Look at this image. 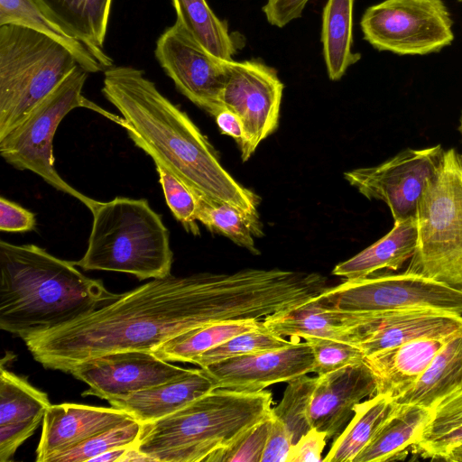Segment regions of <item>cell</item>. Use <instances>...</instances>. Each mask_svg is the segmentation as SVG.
<instances>
[{
  "instance_id": "cell-1",
  "label": "cell",
  "mask_w": 462,
  "mask_h": 462,
  "mask_svg": "<svg viewBox=\"0 0 462 462\" xmlns=\"http://www.w3.org/2000/svg\"><path fill=\"white\" fill-rule=\"evenodd\" d=\"M289 273L247 268L232 273L169 274L59 328L23 338L43 367L69 373L78 363L124 350L152 351L209 324L264 319L292 309Z\"/></svg>"
},
{
  "instance_id": "cell-2",
  "label": "cell",
  "mask_w": 462,
  "mask_h": 462,
  "mask_svg": "<svg viewBox=\"0 0 462 462\" xmlns=\"http://www.w3.org/2000/svg\"><path fill=\"white\" fill-rule=\"evenodd\" d=\"M102 93L121 113L119 125L154 164L199 195L258 216L260 197L222 166L189 116L162 95L143 70L131 66L106 69Z\"/></svg>"
},
{
  "instance_id": "cell-3",
  "label": "cell",
  "mask_w": 462,
  "mask_h": 462,
  "mask_svg": "<svg viewBox=\"0 0 462 462\" xmlns=\"http://www.w3.org/2000/svg\"><path fill=\"white\" fill-rule=\"evenodd\" d=\"M102 281L35 245L0 241V328L21 337L53 329L116 300Z\"/></svg>"
},
{
  "instance_id": "cell-4",
  "label": "cell",
  "mask_w": 462,
  "mask_h": 462,
  "mask_svg": "<svg viewBox=\"0 0 462 462\" xmlns=\"http://www.w3.org/2000/svg\"><path fill=\"white\" fill-rule=\"evenodd\" d=\"M273 394L215 388L177 411L143 423L134 446L156 462H200L272 409Z\"/></svg>"
},
{
  "instance_id": "cell-5",
  "label": "cell",
  "mask_w": 462,
  "mask_h": 462,
  "mask_svg": "<svg viewBox=\"0 0 462 462\" xmlns=\"http://www.w3.org/2000/svg\"><path fill=\"white\" fill-rule=\"evenodd\" d=\"M87 250L75 264L87 271L133 274L139 280L171 274L173 253L161 215L144 199L116 197L91 211Z\"/></svg>"
},
{
  "instance_id": "cell-6",
  "label": "cell",
  "mask_w": 462,
  "mask_h": 462,
  "mask_svg": "<svg viewBox=\"0 0 462 462\" xmlns=\"http://www.w3.org/2000/svg\"><path fill=\"white\" fill-rule=\"evenodd\" d=\"M62 44L30 28L0 26V139L78 65Z\"/></svg>"
},
{
  "instance_id": "cell-7",
  "label": "cell",
  "mask_w": 462,
  "mask_h": 462,
  "mask_svg": "<svg viewBox=\"0 0 462 462\" xmlns=\"http://www.w3.org/2000/svg\"><path fill=\"white\" fill-rule=\"evenodd\" d=\"M417 245L407 272L462 290V155L445 151L416 212Z\"/></svg>"
},
{
  "instance_id": "cell-8",
  "label": "cell",
  "mask_w": 462,
  "mask_h": 462,
  "mask_svg": "<svg viewBox=\"0 0 462 462\" xmlns=\"http://www.w3.org/2000/svg\"><path fill=\"white\" fill-rule=\"evenodd\" d=\"M88 73L78 64L18 125L0 139V154L8 164L17 170L32 171L92 211L100 201L84 195L60 176L54 168L52 152V142L60 123L75 108L91 109L117 125L121 123V116L109 113L83 96Z\"/></svg>"
},
{
  "instance_id": "cell-9",
  "label": "cell",
  "mask_w": 462,
  "mask_h": 462,
  "mask_svg": "<svg viewBox=\"0 0 462 462\" xmlns=\"http://www.w3.org/2000/svg\"><path fill=\"white\" fill-rule=\"evenodd\" d=\"M360 25L374 49L398 55L439 52L454 40L443 0H383L365 10Z\"/></svg>"
},
{
  "instance_id": "cell-10",
  "label": "cell",
  "mask_w": 462,
  "mask_h": 462,
  "mask_svg": "<svg viewBox=\"0 0 462 462\" xmlns=\"http://www.w3.org/2000/svg\"><path fill=\"white\" fill-rule=\"evenodd\" d=\"M319 298L345 311L430 309L462 315V290L407 271L346 280Z\"/></svg>"
},
{
  "instance_id": "cell-11",
  "label": "cell",
  "mask_w": 462,
  "mask_h": 462,
  "mask_svg": "<svg viewBox=\"0 0 462 462\" xmlns=\"http://www.w3.org/2000/svg\"><path fill=\"white\" fill-rule=\"evenodd\" d=\"M283 88L277 70L261 60L226 61L221 103L243 124V162L278 128Z\"/></svg>"
},
{
  "instance_id": "cell-12",
  "label": "cell",
  "mask_w": 462,
  "mask_h": 462,
  "mask_svg": "<svg viewBox=\"0 0 462 462\" xmlns=\"http://www.w3.org/2000/svg\"><path fill=\"white\" fill-rule=\"evenodd\" d=\"M444 153L440 144L407 148L379 165L346 171L344 178L368 199L383 201L394 222H402L416 217L423 190Z\"/></svg>"
},
{
  "instance_id": "cell-13",
  "label": "cell",
  "mask_w": 462,
  "mask_h": 462,
  "mask_svg": "<svg viewBox=\"0 0 462 462\" xmlns=\"http://www.w3.org/2000/svg\"><path fill=\"white\" fill-rule=\"evenodd\" d=\"M155 57L176 88L212 116L224 106L226 61L201 47L177 22L159 37Z\"/></svg>"
},
{
  "instance_id": "cell-14",
  "label": "cell",
  "mask_w": 462,
  "mask_h": 462,
  "mask_svg": "<svg viewBox=\"0 0 462 462\" xmlns=\"http://www.w3.org/2000/svg\"><path fill=\"white\" fill-rule=\"evenodd\" d=\"M189 369L164 361L152 351L124 350L83 360L69 374L89 386L83 396L108 402L174 380Z\"/></svg>"
},
{
  "instance_id": "cell-15",
  "label": "cell",
  "mask_w": 462,
  "mask_h": 462,
  "mask_svg": "<svg viewBox=\"0 0 462 462\" xmlns=\"http://www.w3.org/2000/svg\"><path fill=\"white\" fill-rule=\"evenodd\" d=\"M462 330V315L408 309L361 312L358 323L346 331L345 342L365 356L421 337H448Z\"/></svg>"
},
{
  "instance_id": "cell-16",
  "label": "cell",
  "mask_w": 462,
  "mask_h": 462,
  "mask_svg": "<svg viewBox=\"0 0 462 462\" xmlns=\"http://www.w3.org/2000/svg\"><path fill=\"white\" fill-rule=\"evenodd\" d=\"M314 355L308 341L295 340L273 350L223 360L203 367L216 388L257 392L313 372Z\"/></svg>"
},
{
  "instance_id": "cell-17",
  "label": "cell",
  "mask_w": 462,
  "mask_h": 462,
  "mask_svg": "<svg viewBox=\"0 0 462 462\" xmlns=\"http://www.w3.org/2000/svg\"><path fill=\"white\" fill-rule=\"evenodd\" d=\"M376 393L374 375L363 361L318 375L309 417L311 428L337 438L354 415L356 404Z\"/></svg>"
},
{
  "instance_id": "cell-18",
  "label": "cell",
  "mask_w": 462,
  "mask_h": 462,
  "mask_svg": "<svg viewBox=\"0 0 462 462\" xmlns=\"http://www.w3.org/2000/svg\"><path fill=\"white\" fill-rule=\"evenodd\" d=\"M131 418L128 412L115 407L51 404L42 420L36 461L51 462L59 454Z\"/></svg>"
},
{
  "instance_id": "cell-19",
  "label": "cell",
  "mask_w": 462,
  "mask_h": 462,
  "mask_svg": "<svg viewBox=\"0 0 462 462\" xmlns=\"http://www.w3.org/2000/svg\"><path fill=\"white\" fill-rule=\"evenodd\" d=\"M51 405L46 393L1 364L0 462L13 459L18 448L42 422Z\"/></svg>"
},
{
  "instance_id": "cell-20",
  "label": "cell",
  "mask_w": 462,
  "mask_h": 462,
  "mask_svg": "<svg viewBox=\"0 0 462 462\" xmlns=\"http://www.w3.org/2000/svg\"><path fill=\"white\" fill-rule=\"evenodd\" d=\"M455 334L416 338L365 356V362L376 381V393L388 395L393 400L403 394L418 381L438 352Z\"/></svg>"
},
{
  "instance_id": "cell-21",
  "label": "cell",
  "mask_w": 462,
  "mask_h": 462,
  "mask_svg": "<svg viewBox=\"0 0 462 462\" xmlns=\"http://www.w3.org/2000/svg\"><path fill=\"white\" fill-rule=\"evenodd\" d=\"M203 368H189L183 375L122 398L108 401L136 420L146 423L168 416L215 389Z\"/></svg>"
},
{
  "instance_id": "cell-22",
  "label": "cell",
  "mask_w": 462,
  "mask_h": 462,
  "mask_svg": "<svg viewBox=\"0 0 462 462\" xmlns=\"http://www.w3.org/2000/svg\"><path fill=\"white\" fill-rule=\"evenodd\" d=\"M64 32L83 43L108 69L113 60L104 51L112 0H35Z\"/></svg>"
},
{
  "instance_id": "cell-23",
  "label": "cell",
  "mask_w": 462,
  "mask_h": 462,
  "mask_svg": "<svg viewBox=\"0 0 462 462\" xmlns=\"http://www.w3.org/2000/svg\"><path fill=\"white\" fill-rule=\"evenodd\" d=\"M319 295L295 309L264 319L265 328L295 340L325 337L345 342L346 331L358 323L361 312L338 310Z\"/></svg>"
},
{
  "instance_id": "cell-24",
  "label": "cell",
  "mask_w": 462,
  "mask_h": 462,
  "mask_svg": "<svg viewBox=\"0 0 462 462\" xmlns=\"http://www.w3.org/2000/svg\"><path fill=\"white\" fill-rule=\"evenodd\" d=\"M417 245L416 217L394 222L393 228L382 238L337 264L332 274L346 280L362 279L381 270H399L411 259Z\"/></svg>"
},
{
  "instance_id": "cell-25",
  "label": "cell",
  "mask_w": 462,
  "mask_h": 462,
  "mask_svg": "<svg viewBox=\"0 0 462 462\" xmlns=\"http://www.w3.org/2000/svg\"><path fill=\"white\" fill-rule=\"evenodd\" d=\"M430 417V409L395 402L374 439L353 462L396 459L401 452L415 445Z\"/></svg>"
},
{
  "instance_id": "cell-26",
  "label": "cell",
  "mask_w": 462,
  "mask_h": 462,
  "mask_svg": "<svg viewBox=\"0 0 462 462\" xmlns=\"http://www.w3.org/2000/svg\"><path fill=\"white\" fill-rule=\"evenodd\" d=\"M462 383V330L452 336L418 381L396 402L431 409Z\"/></svg>"
},
{
  "instance_id": "cell-27",
  "label": "cell",
  "mask_w": 462,
  "mask_h": 462,
  "mask_svg": "<svg viewBox=\"0 0 462 462\" xmlns=\"http://www.w3.org/2000/svg\"><path fill=\"white\" fill-rule=\"evenodd\" d=\"M395 404L385 394L375 393L356 405L350 422L333 442L324 462H353L367 447Z\"/></svg>"
},
{
  "instance_id": "cell-28",
  "label": "cell",
  "mask_w": 462,
  "mask_h": 462,
  "mask_svg": "<svg viewBox=\"0 0 462 462\" xmlns=\"http://www.w3.org/2000/svg\"><path fill=\"white\" fill-rule=\"evenodd\" d=\"M355 0H328L322 13L321 42L328 76L339 80L361 55L352 51Z\"/></svg>"
},
{
  "instance_id": "cell-29",
  "label": "cell",
  "mask_w": 462,
  "mask_h": 462,
  "mask_svg": "<svg viewBox=\"0 0 462 462\" xmlns=\"http://www.w3.org/2000/svg\"><path fill=\"white\" fill-rule=\"evenodd\" d=\"M263 328V321L255 319L209 324L179 334L162 343L152 352L167 362L190 363L197 356L238 334Z\"/></svg>"
},
{
  "instance_id": "cell-30",
  "label": "cell",
  "mask_w": 462,
  "mask_h": 462,
  "mask_svg": "<svg viewBox=\"0 0 462 462\" xmlns=\"http://www.w3.org/2000/svg\"><path fill=\"white\" fill-rule=\"evenodd\" d=\"M5 24L24 26L55 40L89 73L106 70L88 48L58 26L35 0H0V26Z\"/></svg>"
},
{
  "instance_id": "cell-31",
  "label": "cell",
  "mask_w": 462,
  "mask_h": 462,
  "mask_svg": "<svg viewBox=\"0 0 462 462\" xmlns=\"http://www.w3.org/2000/svg\"><path fill=\"white\" fill-rule=\"evenodd\" d=\"M462 444V383L430 409V417L413 447L423 457L444 459Z\"/></svg>"
},
{
  "instance_id": "cell-32",
  "label": "cell",
  "mask_w": 462,
  "mask_h": 462,
  "mask_svg": "<svg viewBox=\"0 0 462 462\" xmlns=\"http://www.w3.org/2000/svg\"><path fill=\"white\" fill-rule=\"evenodd\" d=\"M176 22L206 51L226 60H232L236 42L226 23L211 10L206 0H172Z\"/></svg>"
},
{
  "instance_id": "cell-33",
  "label": "cell",
  "mask_w": 462,
  "mask_h": 462,
  "mask_svg": "<svg viewBox=\"0 0 462 462\" xmlns=\"http://www.w3.org/2000/svg\"><path fill=\"white\" fill-rule=\"evenodd\" d=\"M194 193L198 201V221L211 232L226 236L233 243L245 248L253 254H260L254 239V236H263L258 216L243 212L227 203Z\"/></svg>"
},
{
  "instance_id": "cell-34",
  "label": "cell",
  "mask_w": 462,
  "mask_h": 462,
  "mask_svg": "<svg viewBox=\"0 0 462 462\" xmlns=\"http://www.w3.org/2000/svg\"><path fill=\"white\" fill-rule=\"evenodd\" d=\"M316 383L317 377L307 374L289 381L282 401L272 409L289 430L293 444L311 429L309 408Z\"/></svg>"
},
{
  "instance_id": "cell-35",
  "label": "cell",
  "mask_w": 462,
  "mask_h": 462,
  "mask_svg": "<svg viewBox=\"0 0 462 462\" xmlns=\"http://www.w3.org/2000/svg\"><path fill=\"white\" fill-rule=\"evenodd\" d=\"M142 426V422L131 418L59 454L51 462H89L106 451L134 447L138 441Z\"/></svg>"
},
{
  "instance_id": "cell-36",
  "label": "cell",
  "mask_w": 462,
  "mask_h": 462,
  "mask_svg": "<svg viewBox=\"0 0 462 462\" xmlns=\"http://www.w3.org/2000/svg\"><path fill=\"white\" fill-rule=\"evenodd\" d=\"M295 339L287 340L265 328L238 334L224 343L207 350L192 359L190 364L201 368L232 357L273 350L287 346Z\"/></svg>"
},
{
  "instance_id": "cell-37",
  "label": "cell",
  "mask_w": 462,
  "mask_h": 462,
  "mask_svg": "<svg viewBox=\"0 0 462 462\" xmlns=\"http://www.w3.org/2000/svg\"><path fill=\"white\" fill-rule=\"evenodd\" d=\"M272 409L228 444L211 453L205 462H261L272 421Z\"/></svg>"
},
{
  "instance_id": "cell-38",
  "label": "cell",
  "mask_w": 462,
  "mask_h": 462,
  "mask_svg": "<svg viewBox=\"0 0 462 462\" xmlns=\"http://www.w3.org/2000/svg\"><path fill=\"white\" fill-rule=\"evenodd\" d=\"M155 166L166 203L171 213L188 232L199 235L198 201L195 193L163 166Z\"/></svg>"
},
{
  "instance_id": "cell-39",
  "label": "cell",
  "mask_w": 462,
  "mask_h": 462,
  "mask_svg": "<svg viewBox=\"0 0 462 462\" xmlns=\"http://www.w3.org/2000/svg\"><path fill=\"white\" fill-rule=\"evenodd\" d=\"M314 355L313 373L323 375L348 365L365 361L362 350L350 343L325 337L305 339Z\"/></svg>"
},
{
  "instance_id": "cell-40",
  "label": "cell",
  "mask_w": 462,
  "mask_h": 462,
  "mask_svg": "<svg viewBox=\"0 0 462 462\" xmlns=\"http://www.w3.org/2000/svg\"><path fill=\"white\" fill-rule=\"evenodd\" d=\"M292 446L289 430L273 413L261 462H288Z\"/></svg>"
},
{
  "instance_id": "cell-41",
  "label": "cell",
  "mask_w": 462,
  "mask_h": 462,
  "mask_svg": "<svg viewBox=\"0 0 462 462\" xmlns=\"http://www.w3.org/2000/svg\"><path fill=\"white\" fill-rule=\"evenodd\" d=\"M36 217L19 204L0 198V229L5 232H26L35 228Z\"/></svg>"
},
{
  "instance_id": "cell-42",
  "label": "cell",
  "mask_w": 462,
  "mask_h": 462,
  "mask_svg": "<svg viewBox=\"0 0 462 462\" xmlns=\"http://www.w3.org/2000/svg\"><path fill=\"white\" fill-rule=\"evenodd\" d=\"M328 438L325 432L311 428L293 444L288 462H320Z\"/></svg>"
},
{
  "instance_id": "cell-43",
  "label": "cell",
  "mask_w": 462,
  "mask_h": 462,
  "mask_svg": "<svg viewBox=\"0 0 462 462\" xmlns=\"http://www.w3.org/2000/svg\"><path fill=\"white\" fill-rule=\"evenodd\" d=\"M310 0H266L263 12L267 22L282 28L300 18Z\"/></svg>"
},
{
  "instance_id": "cell-44",
  "label": "cell",
  "mask_w": 462,
  "mask_h": 462,
  "mask_svg": "<svg viewBox=\"0 0 462 462\" xmlns=\"http://www.w3.org/2000/svg\"><path fill=\"white\" fill-rule=\"evenodd\" d=\"M215 119L220 132L234 138L239 145L244 138V127L238 116L224 107Z\"/></svg>"
},
{
  "instance_id": "cell-45",
  "label": "cell",
  "mask_w": 462,
  "mask_h": 462,
  "mask_svg": "<svg viewBox=\"0 0 462 462\" xmlns=\"http://www.w3.org/2000/svg\"><path fill=\"white\" fill-rule=\"evenodd\" d=\"M129 448H116L93 457L89 462L119 461Z\"/></svg>"
},
{
  "instance_id": "cell-46",
  "label": "cell",
  "mask_w": 462,
  "mask_h": 462,
  "mask_svg": "<svg viewBox=\"0 0 462 462\" xmlns=\"http://www.w3.org/2000/svg\"><path fill=\"white\" fill-rule=\"evenodd\" d=\"M139 462V461H153L152 458L142 453L134 446L129 448L121 458L120 462Z\"/></svg>"
},
{
  "instance_id": "cell-47",
  "label": "cell",
  "mask_w": 462,
  "mask_h": 462,
  "mask_svg": "<svg viewBox=\"0 0 462 462\" xmlns=\"http://www.w3.org/2000/svg\"><path fill=\"white\" fill-rule=\"evenodd\" d=\"M446 461L462 462V444L454 448L445 458Z\"/></svg>"
},
{
  "instance_id": "cell-48",
  "label": "cell",
  "mask_w": 462,
  "mask_h": 462,
  "mask_svg": "<svg viewBox=\"0 0 462 462\" xmlns=\"http://www.w3.org/2000/svg\"><path fill=\"white\" fill-rule=\"evenodd\" d=\"M458 131L462 136V113H461V116H460V119H459V125H458Z\"/></svg>"
},
{
  "instance_id": "cell-49",
  "label": "cell",
  "mask_w": 462,
  "mask_h": 462,
  "mask_svg": "<svg viewBox=\"0 0 462 462\" xmlns=\"http://www.w3.org/2000/svg\"><path fill=\"white\" fill-rule=\"evenodd\" d=\"M457 1L462 2V0H457Z\"/></svg>"
}]
</instances>
